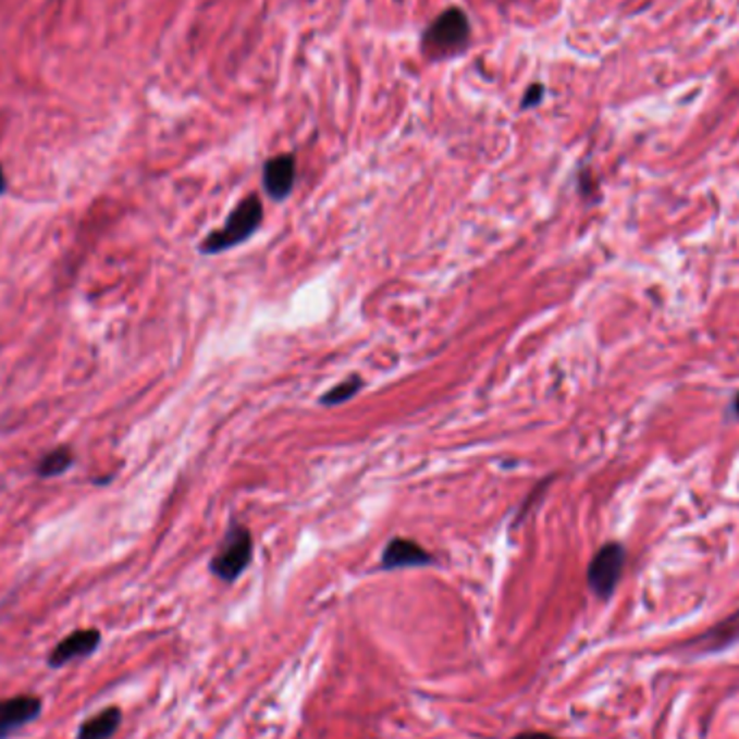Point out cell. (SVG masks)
Segmentation results:
<instances>
[{
    "label": "cell",
    "mask_w": 739,
    "mask_h": 739,
    "mask_svg": "<svg viewBox=\"0 0 739 739\" xmlns=\"http://www.w3.org/2000/svg\"><path fill=\"white\" fill-rule=\"evenodd\" d=\"M262 219H264L262 201L256 195L245 197L232 210L225 225L214 230L212 234H208V238L199 245V251L206 254V256H214V254H223V251L245 243L262 225Z\"/></svg>",
    "instance_id": "6da1fadb"
},
{
    "label": "cell",
    "mask_w": 739,
    "mask_h": 739,
    "mask_svg": "<svg viewBox=\"0 0 739 739\" xmlns=\"http://www.w3.org/2000/svg\"><path fill=\"white\" fill-rule=\"evenodd\" d=\"M471 37V26L465 11L452 7L438 15L422 37V50L431 59H447L460 52Z\"/></svg>",
    "instance_id": "7a4b0ae2"
},
{
    "label": "cell",
    "mask_w": 739,
    "mask_h": 739,
    "mask_svg": "<svg viewBox=\"0 0 739 739\" xmlns=\"http://www.w3.org/2000/svg\"><path fill=\"white\" fill-rule=\"evenodd\" d=\"M254 558V537L245 526H230L225 539L221 541L217 554L210 561V571L221 582L232 584L236 582Z\"/></svg>",
    "instance_id": "3957f363"
},
{
    "label": "cell",
    "mask_w": 739,
    "mask_h": 739,
    "mask_svg": "<svg viewBox=\"0 0 739 739\" xmlns=\"http://www.w3.org/2000/svg\"><path fill=\"white\" fill-rule=\"evenodd\" d=\"M627 563V550L618 541H609L596 550L592 556L589 571H587V582L594 596L599 599H609L623 576Z\"/></svg>",
    "instance_id": "277c9868"
},
{
    "label": "cell",
    "mask_w": 739,
    "mask_h": 739,
    "mask_svg": "<svg viewBox=\"0 0 739 739\" xmlns=\"http://www.w3.org/2000/svg\"><path fill=\"white\" fill-rule=\"evenodd\" d=\"M41 714V701L30 694L11 697L0 701V739L20 731L24 725L37 720Z\"/></svg>",
    "instance_id": "5b68a950"
},
{
    "label": "cell",
    "mask_w": 739,
    "mask_h": 739,
    "mask_svg": "<svg viewBox=\"0 0 739 739\" xmlns=\"http://www.w3.org/2000/svg\"><path fill=\"white\" fill-rule=\"evenodd\" d=\"M102 642V633L98 629H78L65 636L48 655V664L52 668H61L78 657L91 655Z\"/></svg>",
    "instance_id": "8992f818"
},
{
    "label": "cell",
    "mask_w": 739,
    "mask_h": 739,
    "mask_svg": "<svg viewBox=\"0 0 739 739\" xmlns=\"http://www.w3.org/2000/svg\"><path fill=\"white\" fill-rule=\"evenodd\" d=\"M435 558L416 541L411 539H392L381 556V569L396 571V569H411V567H429Z\"/></svg>",
    "instance_id": "52a82bcc"
},
{
    "label": "cell",
    "mask_w": 739,
    "mask_h": 739,
    "mask_svg": "<svg viewBox=\"0 0 739 739\" xmlns=\"http://www.w3.org/2000/svg\"><path fill=\"white\" fill-rule=\"evenodd\" d=\"M295 177V156H291V153L275 156L264 164V188H267L269 197L275 199V201H282L293 193Z\"/></svg>",
    "instance_id": "ba28073f"
},
{
    "label": "cell",
    "mask_w": 739,
    "mask_h": 739,
    "mask_svg": "<svg viewBox=\"0 0 739 739\" xmlns=\"http://www.w3.org/2000/svg\"><path fill=\"white\" fill-rule=\"evenodd\" d=\"M122 725V712L120 707H109L100 714H96L94 718L85 720L81 725L78 738L76 739H111Z\"/></svg>",
    "instance_id": "9c48e42d"
},
{
    "label": "cell",
    "mask_w": 739,
    "mask_h": 739,
    "mask_svg": "<svg viewBox=\"0 0 739 739\" xmlns=\"http://www.w3.org/2000/svg\"><path fill=\"white\" fill-rule=\"evenodd\" d=\"M74 463V454L70 447H57L52 452H48L39 465H37V473L41 478H52V476H59L63 473L70 465Z\"/></svg>",
    "instance_id": "30bf717a"
},
{
    "label": "cell",
    "mask_w": 739,
    "mask_h": 739,
    "mask_svg": "<svg viewBox=\"0 0 739 739\" xmlns=\"http://www.w3.org/2000/svg\"><path fill=\"white\" fill-rule=\"evenodd\" d=\"M364 387V379L361 377H348L346 381L333 385L327 394H322L320 403L324 407H335V405H344L346 401H350L353 396H357Z\"/></svg>",
    "instance_id": "8fae6325"
},
{
    "label": "cell",
    "mask_w": 739,
    "mask_h": 739,
    "mask_svg": "<svg viewBox=\"0 0 739 739\" xmlns=\"http://www.w3.org/2000/svg\"><path fill=\"white\" fill-rule=\"evenodd\" d=\"M543 96H545V89L541 87V85H532L528 91H526V96H524V109H532V107H537L539 102H543Z\"/></svg>",
    "instance_id": "7c38bea8"
},
{
    "label": "cell",
    "mask_w": 739,
    "mask_h": 739,
    "mask_svg": "<svg viewBox=\"0 0 739 739\" xmlns=\"http://www.w3.org/2000/svg\"><path fill=\"white\" fill-rule=\"evenodd\" d=\"M510 739H558V738H554V736H550V734H543V731H526V734H519V736H515V738Z\"/></svg>",
    "instance_id": "4fadbf2b"
},
{
    "label": "cell",
    "mask_w": 739,
    "mask_h": 739,
    "mask_svg": "<svg viewBox=\"0 0 739 739\" xmlns=\"http://www.w3.org/2000/svg\"><path fill=\"white\" fill-rule=\"evenodd\" d=\"M731 414H734V418H739V392L731 401Z\"/></svg>",
    "instance_id": "5bb4252c"
},
{
    "label": "cell",
    "mask_w": 739,
    "mask_h": 739,
    "mask_svg": "<svg viewBox=\"0 0 739 739\" xmlns=\"http://www.w3.org/2000/svg\"><path fill=\"white\" fill-rule=\"evenodd\" d=\"M7 190V180H4V171H2V167H0V195Z\"/></svg>",
    "instance_id": "9a60e30c"
}]
</instances>
